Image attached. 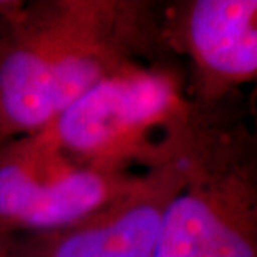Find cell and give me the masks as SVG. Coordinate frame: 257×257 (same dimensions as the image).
Listing matches in <instances>:
<instances>
[{"label": "cell", "mask_w": 257, "mask_h": 257, "mask_svg": "<svg viewBox=\"0 0 257 257\" xmlns=\"http://www.w3.org/2000/svg\"><path fill=\"white\" fill-rule=\"evenodd\" d=\"M181 114L184 104L169 72L127 65L90 87L39 136L77 166L114 171Z\"/></svg>", "instance_id": "7a4b0ae2"}, {"label": "cell", "mask_w": 257, "mask_h": 257, "mask_svg": "<svg viewBox=\"0 0 257 257\" xmlns=\"http://www.w3.org/2000/svg\"><path fill=\"white\" fill-rule=\"evenodd\" d=\"M255 0H195L181 20L184 47L207 97L244 84L257 72Z\"/></svg>", "instance_id": "8992f818"}, {"label": "cell", "mask_w": 257, "mask_h": 257, "mask_svg": "<svg viewBox=\"0 0 257 257\" xmlns=\"http://www.w3.org/2000/svg\"><path fill=\"white\" fill-rule=\"evenodd\" d=\"M189 164H171L141 179L92 217L47 234L39 257H154L164 212Z\"/></svg>", "instance_id": "5b68a950"}, {"label": "cell", "mask_w": 257, "mask_h": 257, "mask_svg": "<svg viewBox=\"0 0 257 257\" xmlns=\"http://www.w3.org/2000/svg\"><path fill=\"white\" fill-rule=\"evenodd\" d=\"M0 257H10V254H9V249L5 247L4 242H2V235H0Z\"/></svg>", "instance_id": "52a82bcc"}, {"label": "cell", "mask_w": 257, "mask_h": 257, "mask_svg": "<svg viewBox=\"0 0 257 257\" xmlns=\"http://www.w3.org/2000/svg\"><path fill=\"white\" fill-rule=\"evenodd\" d=\"M250 197L239 177H210L189 164L164 212L154 257H255Z\"/></svg>", "instance_id": "277c9868"}, {"label": "cell", "mask_w": 257, "mask_h": 257, "mask_svg": "<svg viewBox=\"0 0 257 257\" xmlns=\"http://www.w3.org/2000/svg\"><path fill=\"white\" fill-rule=\"evenodd\" d=\"M139 181L85 166L37 171L20 156L0 159V235L7 230L54 234L92 217Z\"/></svg>", "instance_id": "3957f363"}, {"label": "cell", "mask_w": 257, "mask_h": 257, "mask_svg": "<svg viewBox=\"0 0 257 257\" xmlns=\"http://www.w3.org/2000/svg\"><path fill=\"white\" fill-rule=\"evenodd\" d=\"M54 10L15 20L0 42V141L42 134L90 87L128 65L105 5Z\"/></svg>", "instance_id": "6da1fadb"}]
</instances>
